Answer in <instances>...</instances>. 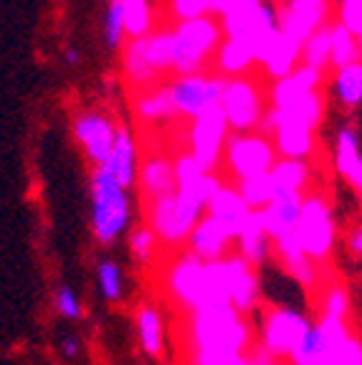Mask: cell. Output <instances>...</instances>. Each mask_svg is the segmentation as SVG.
<instances>
[{
    "label": "cell",
    "mask_w": 362,
    "mask_h": 365,
    "mask_svg": "<svg viewBox=\"0 0 362 365\" xmlns=\"http://www.w3.org/2000/svg\"><path fill=\"white\" fill-rule=\"evenodd\" d=\"M148 53L150 63L162 79L165 74H172V58H175V36H172V26H162L155 29L148 36Z\"/></svg>",
    "instance_id": "cell-29"
},
{
    "label": "cell",
    "mask_w": 362,
    "mask_h": 365,
    "mask_svg": "<svg viewBox=\"0 0 362 365\" xmlns=\"http://www.w3.org/2000/svg\"><path fill=\"white\" fill-rule=\"evenodd\" d=\"M254 63H256V53H254V48H251V43L249 41H238V38H226L213 56L215 74L223 76V79L249 76Z\"/></svg>",
    "instance_id": "cell-26"
},
{
    "label": "cell",
    "mask_w": 362,
    "mask_h": 365,
    "mask_svg": "<svg viewBox=\"0 0 362 365\" xmlns=\"http://www.w3.org/2000/svg\"><path fill=\"white\" fill-rule=\"evenodd\" d=\"M223 365H251V355H238V358L228 360V363H223Z\"/></svg>",
    "instance_id": "cell-39"
},
{
    "label": "cell",
    "mask_w": 362,
    "mask_h": 365,
    "mask_svg": "<svg viewBox=\"0 0 362 365\" xmlns=\"http://www.w3.org/2000/svg\"><path fill=\"white\" fill-rule=\"evenodd\" d=\"M104 36H107V46L112 51H122V46L127 43L125 13H122V3L119 0H109L107 21H104Z\"/></svg>",
    "instance_id": "cell-34"
},
{
    "label": "cell",
    "mask_w": 362,
    "mask_h": 365,
    "mask_svg": "<svg viewBox=\"0 0 362 365\" xmlns=\"http://www.w3.org/2000/svg\"><path fill=\"white\" fill-rule=\"evenodd\" d=\"M274 188V200L276 198H294L304 195L306 185L311 180V170L306 160H276V165L269 173Z\"/></svg>",
    "instance_id": "cell-25"
},
{
    "label": "cell",
    "mask_w": 362,
    "mask_h": 365,
    "mask_svg": "<svg viewBox=\"0 0 362 365\" xmlns=\"http://www.w3.org/2000/svg\"><path fill=\"white\" fill-rule=\"evenodd\" d=\"M172 163H175V185H177L175 193L187 200H192V203L203 205L205 213H208L210 198L218 193L223 180L215 175V173L203 170V168L198 165V160L192 158L187 150L185 153H177Z\"/></svg>",
    "instance_id": "cell-16"
},
{
    "label": "cell",
    "mask_w": 362,
    "mask_h": 365,
    "mask_svg": "<svg viewBox=\"0 0 362 365\" xmlns=\"http://www.w3.org/2000/svg\"><path fill=\"white\" fill-rule=\"evenodd\" d=\"M236 254L244 257L256 269H264L267 264L274 262V239L269 236L267 228H264L259 213H254L249 218L246 228L236 239Z\"/></svg>",
    "instance_id": "cell-24"
},
{
    "label": "cell",
    "mask_w": 362,
    "mask_h": 365,
    "mask_svg": "<svg viewBox=\"0 0 362 365\" xmlns=\"http://www.w3.org/2000/svg\"><path fill=\"white\" fill-rule=\"evenodd\" d=\"M170 97L175 104L177 117L182 120H198L200 114L208 112L213 107H221L223 86L226 79L218 74H190V76H175V81H170Z\"/></svg>",
    "instance_id": "cell-10"
},
{
    "label": "cell",
    "mask_w": 362,
    "mask_h": 365,
    "mask_svg": "<svg viewBox=\"0 0 362 365\" xmlns=\"http://www.w3.org/2000/svg\"><path fill=\"white\" fill-rule=\"evenodd\" d=\"M226 38L238 41H259L261 36H267L269 31H279V3L272 0H261V3H246L226 16L218 18Z\"/></svg>",
    "instance_id": "cell-14"
},
{
    "label": "cell",
    "mask_w": 362,
    "mask_h": 365,
    "mask_svg": "<svg viewBox=\"0 0 362 365\" xmlns=\"http://www.w3.org/2000/svg\"><path fill=\"white\" fill-rule=\"evenodd\" d=\"M58 350L66 360H74L79 358L81 353V337L79 335H63L61 342H58Z\"/></svg>",
    "instance_id": "cell-37"
},
{
    "label": "cell",
    "mask_w": 362,
    "mask_h": 365,
    "mask_svg": "<svg viewBox=\"0 0 362 365\" xmlns=\"http://www.w3.org/2000/svg\"><path fill=\"white\" fill-rule=\"evenodd\" d=\"M228 137H231V127H228L226 114L221 107H213L187 127V153L198 160L203 170L215 173L223 163Z\"/></svg>",
    "instance_id": "cell-9"
},
{
    "label": "cell",
    "mask_w": 362,
    "mask_h": 365,
    "mask_svg": "<svg viewBox=\"0 0 362 365\" xmlns=\"http://www.w3.org/2000/svg\"><path fill=\"white\" fill-rule=\"evenodd\" d=\"M165 289H167L172 302L187 309V314L208 307V264L192 257L190 251L177 254L170 262V267L165 269Z\"/></svg>",
    "instance_id": "cell-7"
},
{
    "label": "cell",
    "mask_w": 362,
    "mask_h": 365,
    "mask_svg": "<svg viewBox=\"0 0 362 365\" xmlns=\"http://www.w3.org/2000/svg\"><path fill=\"white\" fill-rule=\"evenodd\" d=\"M76 61H79V51H76V48H68V51H66V63H71V66H74Z\"/></svg>",
    "instance_id": "cell-40"
},
{
    "label": "cell",
    "mask_w": 362,
    "mask_h": 365,
    "mask_svg": "<svg viewBox=\"0 0 362 365\" xmlns=\"http://www.w3.org/2000/svg\"><path fill=\"white\" fill-rule=\"evenodd\" d=\"M135 335L142 353L150 358H162L165 345H167V330H165V317L157 304H140L135 309Z\"/></svg>",
    "instance_id": "cell-23"
},
{
    "label": "cell",
    "mask_w": 362,
    "mask_h": 365,
    "mask_svg": "<svg viewBox=\"0 0 362 365\" xmlns=\"http://www.w3.org/2000/svg\"><path fill=\"white\" fill-rule=\"evenodd\" d=\"M130 190L112 180L104 168H91V234L99 246H114L130 231Z\"/></svg>",
    "instance_id": "cell-2"
},
{
    "label": "cell",
    "mask_w": 362,
    "mask_h": 365,
    "mask_svg": "<svg viewBox=\"0 0 362 365\" xmlns=\"http://www.w3.org/2000/svg\"><path fill=\"white\" fill-rule=\"evenodd\" d=\"M170 13L175 23L195 21V18L210 16V3L208 0H167Z\"/></svg>",
    "instance_id": "cell-36"
},
{
    "label": "cell",
    "mask_w": 362,
    "mask_h": 365,
    "mask_svg": "<svg viewBox=\"0 0 362 365\" xmlns=\"http://www.w3.org/2000/svg\"><path fill=\"white\" fill-rule=\"evenodd\" d=\"M94 279H96V289H99L104 302L117 304L125 299L127 279H125V269H122L119 262H114V259H102L94 269Z\"/></svg>",
    "instance_id": "cell-28"
},
{
    "label": "cell",
    "mask_w": 362,
    "mask_h": 365,
    "mask_svg": "<svg viewBox=\"0 0 362 365\" xmlns=\"http://www.w3.org/2000/svg\"><path fill=\"white\" fill-rule=\"evenodd\" d=\"M223 165L236 178V182L269 175L276 165V148L272 137L264 132H241V135L231 132L223 153Z\"/></svg>",
    "instance_id": "cell-6"
},
{
    "label": "cell",
    "mask_w": 362,
    "mask_h": 365,
    "mask_svg": "<svg viewBox=\"0 0 362 365\" xmlns=\"http://www.w3.org/2000/svg\"><path fill=\"white\" fill-rule=\"evenodd\" d=\"M140 163L142 160H140V150H137L135 132L127 125H119L112 155H109L107 165L102 168L112 175V180L117 185H122L125 190H132L137 185V178H140Z\"/></svg>",
    "instance_id": "cell-18"
},
{
    "label": "cell",
    "mask_w": 362,
    "mask_h": 365,
    "mask_svg": "<svg viewBox=\"0 0 362 365\" xmlns=\"http://www.w3.org/2000/svg\"><path fill=\"white\" fill-rule=\"evenodd\" d=\"M135 114L137 122H142V125H162L167 120H175L177 112L170 97V86L157 84L152 89L140 91L135 97Z\"/></svg>",
    "instance_id": "cell-27"
},
{
    "label": "cell",
    "mask_w": 362,
    "mask_h": 365,
    "mask_svg": "<svg viewBox=\"0 0 362 365\" xmlns=\"http://www.w3.org/2000/svg\"><path fill=\"white\" fill-rule=\"evenodd\" d=\"M203 205L192 203V200L182 198L177 193L148 203V226L155 231L160 244L170 246V249L187 246L192 228L203 221Z\"/></svg>",
    "instance_id": "cell-5"
},
{
    "label": "cell",
    "mask_w": 362,
    "mask_h": 365,
    "mask_svg": "<svg viewBox=\"0 0 362 365\" xmlns=\"http://www.w3.org/2000/svg\"><path fill=\"white\" fill-rule=\"evenodd\" d=\"M251 365H279V360H272L269 355L254 350V353H251Z\"/></svg>",
    "instance_id": "cell-38"
},
{
    "label": "cell",
    "mask_w": 362,
    "mask_h": 365,
    "mask_svg": "<svg viewBox=\"0 0 362 365\" xmlns=\"http://www.w3.org/2000/svg\"><path fill=\"white\" fill-rule=\"evenodd\" d=\"M272 3H279V0H272Z\"/></svg>",
    "instance_id": "cell-41"
},
{
    "label": "cell",
    "mask_w": 362,
    "mask_h": 365,
    "mask_svg": "<svg viewBox=\"0 0 362 365\" xmlns=\"http://www.w3.org/2000/svg\"><path fill=\"white\" fill-rule=\"evenodd\" d=\"M347 337V322L329 317H317L306 327L294 353L289 355V365H329L334 350Z\"/></svg>",
    "instance_id": "cell-13"
},
{
    "label": "cell",
    "mask_w": 362,
    "mask_h": 365,
    "mask_svg": "<svg viewBox=\"0 0 362 365\" xmlns=\"http://www.w3.org/2000/svg\"><path fill=\"white\" fill-rule=\"evenodd\" d=\"M236 188H238V193H241V198L246 200V205H249L254 213H261L269 203H274V188H272L269 175L241 180V182H236Z\"/></svg>",
    "instance_id": "cell-32"
},
{
    "label": "cell",
    "mask_w": 362,
    "mask_h": 365,
    "mask_svg": "<svg viewBox=\"0 0 362 365\" xmlns=\"http://www.w3.org/2000/svg\"><path fill=\"white\" fill-rule=\"evenodd\" d=\"M254 314L259 317V325L254 327L256 350L269 355L272 360H289V355L294 353L301 335L306 332V327L317 319L309 317V314L279 307H261Z\"/></svg>",
    "instance_id": "cell-4"
},
{
    "label": "cell",
    "mask_w": 362,
    "mask_h": 365,
    "mask_svg": "<svg viewBox=\"0 0 362 365\" xmlns=\"http://www.w3.org/2000/svg\"><path fill=\"white\" fill-rule=\"evenodd\" d=\"M172 36H175V58H172V74L175 76L203 74L208 63L213 61L215 51L226 41L221 21L215 16L175 23Z\"/></svg>",
    "instance_id": "cell-3"
},
{
    "label": "cell",
    "mask_w": 362,
    "mask_h": 365,
    "mask_svg": "<svg viewBox=\"0 0 362 365\" xmlns=\"http://www.w3.org/2000/svg\"><path fill=\"white\" fill-rule=\"evenodd\" d=\"M254 325L231 304H208L187 317L192 365H223L238 355H251Z\"/></svg>",
    "instance_id": "cell-1"
},
{
    "label": "cell",
    "mask_w": 362,
    "mask_h": 365,
    "mask_svg": "<svg viewBox=\"0 0 362 365\" xmlns=\"http://www.w3.org/2000/svg\"><path fill=\"white\" fill-rule=\"evenodd\" d=\"M71 130H74L76 143L84 150V158L91 163V168L107 165L114 140H117V122L102 109H81L71 122Z\"/></svg>",
    "instance_id": "cell-12"
},
{
    "label": "cell",
    "mask_w": 362,
    "mask_h": 365,
    "mask_svg": "<svg viewBox=\"0 0 362 365\" xmlns=\"http://www.w3.org/2000/svg\"><path fill=\"white\" fill-rule=\"evenodd\" d=\"M53 309L58 312V317L68 319V322L84 317V302L71 284H61L53 289Z\"/></svg>",
    "instance_id": "cell-35"
},
{
    "label": "cell",
    "mask_w": 362,
    "mask_h": 365,
    "mask_svg": "<svg viewBox=\"0 0 362 365\" xmlns=\"http://www.w3.org/2000/svg\"><path fill=\"white\" fill-rule=\"evenodd\" d=\"M301 211H304V195H294V198H276L274 203H269L259 216H261L264 228L269 231V236H272L274 241H284V239L296 236Z\"/></svg>",
    "instance_id": "cell-21"
},
{
    "label": "cell",
    "mask_w": 362,
    "mask_h": 365,
    "mask_svg": "<svg viewBox=\"0 0 362 365\" xmlns=\"http://www.w3.org/2000/svg\"><path fill=\"white\" fill-rule=\"evenodd\" d=\"M127 246L130 254L137 264H150L160 251V239L155 236V231L150 226H137L127 236Z\"/></svg>",
    "instance_id": "cell-33"
},
{
    "label": "cell",
    "mask_w": 362,
    "mask_h": 365,
    "mask_svg": "<svg viewBox=\"0 0 362 365\" xmlns=\"http://www.w3.org/2000/svg\"><path fill=\"white\" fill-rule=\"evenodd\" d=\"M233 246H236L233 236L215 218H210L208 213H205L198 226L192 228L190 239H187V251L205 264H215L228 259Z\"/></svg>",
    "instance_id": "cell-17"
},
{
    "label": "cell",
    "mask_w": 362,
    "mask_h": 365,
    "mask_svg": "<svg viewBox=\"0 0 362 365\" xmlns=\"http://www.w3.org/2000/svg\"><path fill=\"white\" fill-rule=\"evenodd\" d=\"M125 13L127 41L145 38L155 31V8L152 0H119Z\"/></svg>",
    "instance_id": "cell-30"
},
{
    "label": "cell",
    "mask_w": 362,
    "mask_h": 365,
    "mask_svg": "<svg viewBox=\"0 0 362 365\" xmlns=\"http://www.w3.org/2000/svg\"><path fill=\"white\" fill-rule=\"evenodd\" d=\"M122 74H125L127 84L140 91L157 86L160 76L152 68V63H150L148 36L145 38H130L122 46Z\"/></svg>",
    "instance_id": "cell-22"
},
{
    "label": "cell",
    "mask_w": 362,
    "mask_h": 365,
    "mask_svg": "<svg viewBox=\"0 0 362 365\" xmlns=\"http://www.w3.org/2000/svg\"><path fill=\"white\" fill-rule=\"evenodd\" d=\"M221 109L226 114L231 132H256L261 127V120L267 114V97L261 86L251 76H238V79H226L221 97Z\"/></svg>",
    "instance_id": "cell-8"
},
{
    "label": "cell",
    "mask_w": 362,
    "mask_h": 365,
    "mask_svg": "<svg viewBox=\"0 0 362 365\" xmlns=\"http://www.w3.org/2000/svg\"><path fill=\"white\" fill-rule=\"evenodd\" d=\"M142 195L148 203L160 200L165 195H172L177 190L175 185V163L160 153H152L140 163V178H137Z\"/></svg>",
    "instance_id": "cell-20"
},
{
    "label": "cell",
    "mask_w": 362,
    "mask_h": 365,
    "mask_svg": "<svg viewBox=\"0 0 362 365\" xmlns=\"http://www.w3.org/2000/svg\"><path fill=\"white\" fill-rule=\"evenodd\" d=\"M296 241L301 244L304 254L311 262H324L332 257L337 231H334L332 216H329V205L324 195H309L304 198V211L296 228Z\"/></svg>",
    "instance_id": "cell-11"
},
{
    "label": "cell",
    "mask_w": 362,
    "mask_h": 365,
    "mask_svg": "<svg viewBox=\"0 0 362 365\" xmlns=\"http://www.w3.org/2000/svg\"><path fill=\"white\" fill-rule=\"evenodd\" d=\"M208 216L221 223L228 234L233 236V241H236L238 236H241V231L246 228V223H249V218L254 216V211H251L249 205H246V200L241 198L236 185L223 182L221 188H218V193L210 198Z\"/></svg>",
    "instance_id": "cell-19"
},
{
    "label": "cell",
    "mask_w": 362,
    "mask_h": 365,
    "mask_svg": "<svg viewBox=\"0 0 362 365\" xmlns=\"http://www.w3.org/2000/svg\"><path fill=\"white\" fill-rule=\"evenodd\" d=\"M301 66L324 71L329 66V29H319L301 43Z\"/></svg>",
    "instance_id": "cell-31"
},
{
    "label": "cell",
    "mask_w": 362,
    "mask_h": 365,
    "mask_svg": "<svg viewBox=\"0 0 362 365\" xmlns=\"http://www.w3.org/2000/svg\"><path fill=\"white\" fill-rule=\"evenodd\" d=\"M228 269V304L241 314H254L261 309V277L259 269L251 267L244 257L231 254L226 259Z\"/></svg>",
    "instance_id": "cell-15"
}]
</instances>
